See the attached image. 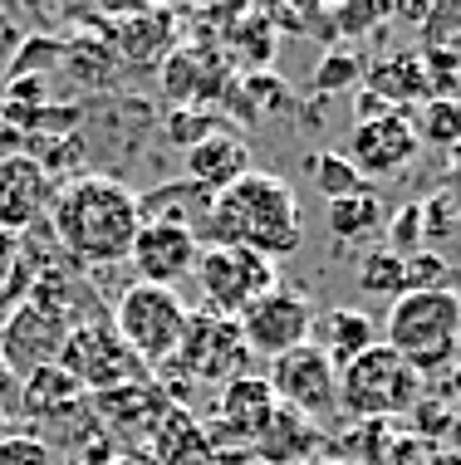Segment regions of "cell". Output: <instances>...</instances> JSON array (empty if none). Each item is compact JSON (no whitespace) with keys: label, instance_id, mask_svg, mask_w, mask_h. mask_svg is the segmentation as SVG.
Segmentation results:
<instances>
[{"label":"cell","instance_id":"ab89813d","mask_svg":"<svg viewBox=\"0 0 461 465\" xmlns=\"http://www.w3.org/2000/svg\"><path fill=\"white\" fill-rule=\"evenodd\" d=\"M383 113H388V104H383L378 94L354 89V118H358V123H373V118H383Z\"/></svg>","mask_w":461,"mask_h":465},{"label":"cell","instance_id":"bcb514c9","mask_svg":"<svg viewBox=\"0 0 461 465\" xmlns=\"http://www.w3.org/2000/svg\"><path fill=\"white\" fill-rule=\"evenodd\" d=\"M442 446L461 460V411H456V421H452V431H446V441H442Z\"/></svg>","mask_w":461,"mask_h":465},{"label":"cell","instance_id":"1f68e13d","mask_svg":"<svg viewBox=\"0 0 461 465\" xmlns=\"http://www.w3.org/2000/svg\"><path fill=\"white\" fill-rule=\"evenodd\" d=\"M452 421H456V411L446 407V397H422L413 411H407V431L413 436H422V441H446V431H452Z\"/></svg>","mask_w":461,"mask_h":465},{"label":"cell","instance_id":"8992f818","mask_svg":"<svg viewBox=\"0 0 461 465\" xmlns=\"http://www.w3.org/2000/svg\"><path fill=\"white\" fill-rule=\"evenodd\" d=\"M59 368H65L89 397L153 377L138 358L128 353V343L118 338V329L108 319H74L65 348H59Z\"/></svg>","mask_w":461,"mask_h":465},{"label":"cell","instance_id":"2e32d148","mask_svg":"<svg viewBox=\"0 0 461 465\" xmlns=\"http://www.w3.org/2000/svg\"><path fill=\"white\" fill-rule=\"evenodd\" d=\"M25 417L35 426H55V421H74V417H89V392H84L74 377L59 368V362H49V368H35L30 377H20L15 387ZM30 426V431H35Z\"/></svg>","mask_w":461,"mask_h":465},{"label":"cell","instance_id":"7dc6e473","mask_svg":"<svg viewBox=\"0 0 461 465\" xmlns=\"http://www.w3.org/2000/svg\"><path fill=\"white\" fill-rule=\"evenodd\" d=\"M5 153H20V137L10 133L5 123H0V157H5Z\"/></svg>","mask_w":461,"mask_h":465},{"label":"cell","instance_id":"f35d334b","mask_svg":"<svg viewBox=\"0 0 461 465\" xmlns=\"http://www.w3.org/2000/svg\"><path fill=\"white\" fill-rule=\"evenodd\" d=\"M20 299H25V274H15V265L0 270V329H5V319L20 309Z\"/></svg>","mask_w":461,"mask_h":465},{"label":"cell","instance_id":"e575fe53","mask_svg":"<svg viewBox=\"0 0 461 465\" xmlns=\"http://www.w3.org/2000/svg\"><path fill=\"white\" fill-rule=\"evenodd\" d=\"M461 40V0H432V15L422 25V49H446Z\"/></svg>","mask_w":461,"mask_h":465},{"label":"cell","instance_id":"d6a6232c","mask_svg":"<svg viewBox=\"0 0 461 465\" xmlns=\"http://www.w3.org/2000/svg\"><path fill=\"white\" fill-rule=\"evenodd\" d=\"M383 20H393V5H339V10H329L334 40H364V35H373Z\"/></svg>","mask_w":461,"mask_h":465},{"label":"cell","instance_id":"7402d4cb","mask_svg":"<svg viewBox=\"0 0 461 465\" xmlns=\"http://www.w3.org/2000/svg\"><path fill=\"white\" fill-rule=\"evenodd\" d=\"M147 446H153V465H216L211 460L206 426L196 421L186 407L162 411L157 426L147 431Z\"/></svg>","mask_w":461,"mask_h":465},{"label":"cell","instance_id":"d590c367","mask_svg":"<svg viewBox=\"0 0 461 465\" xmlns=\"http://www.w3.org/2000/svg\"><path fill=\"white\" fill-rule=\"evenodd\" d=\"M65 59V40H55V35H30V40L20 45V54L10 59V79H20V74H45L49 64H59Z\"/></svg>","mask_w":461,"mask_h":465},{"label":"cell","instance_id":"60d3db41","mask_svg":"<svg viewBox=\"0 0 461 465\" xmlns=\"http://www.w3.org/2000/svg\"><path fill=\"white\" fill-rule=\"evenodd\" d=\"M427 15H432V0H417V5H393V20H407V25H427Z\"/></svg>","mask_w":461,"mask_h":465},{"label":"cell","instance_id":"3957f363","mask_svg":"<svg viewBox=\"0 0 461 465\" xmlns=\"http://www.w3.org/2000/svg\"><path fill=\"white\" fill-rule=\"evenodd\" d=\"M383 343L413 372L442 377L461 362V299L452 289H417V294L393 299L388 319H383Z\"/></svg>","mask_w":461,"mask_h":465},{"label":"cell","instance_id":"74e56055","mask_svg":"<svg viewBox=\"0 0 461 465\" xmlns=\"http://www.w3.org/2000/svg\"><path fill=\"white\" fill-rule=\"evenodd\" d=\"M461 211H456V196L452 192H432L427 201H422V225H427V235H437V241H446V235L456 231Z\"/></svg>","mask_w":461,"mask_h":465},{"label":"cell","instance_id":"f907efd6","mask_svg":"<svg viewBox=\"0 0 461 465\" xmlns=\"http://www.w3.org/2000/svg\"><path fill=\"white\" fill-rule=\"evenodd\" d=\"M0 436H5V407H0Z\"/></svg>","mask_w":461,"mask_h":465},{"label":"cell","instance_id":"f546056e","mask_svg":"<svg viewBox=\"0 0 461 465\" xmlns=\"http://www.w3.org/2000/svg\"><path fill=\"white\" fill-rule=\"evenodd\" d=\"M364 54L358 49H348V45H334V49H324V59L315 64V94L319 98H329V94H348V89H358L364 84Z\"/></svg>","mask_w":461,"mask_h":465},{"label":"cell","instance_id":"f6af8a7d","mask_svg":"<svg viewBox=\"0 0 461 465\" xmlns=\"http://www.w3.org/2000/svg\"><path fill=\"white\" fill-rule=\"evenodd\" d=\"M437 397H456V401H461V362H456L452 372H446V387H442Z\"/></svg>","mask_w":461,"mask_h":465},{"label":"cell","instance_id":"4316f807","mask_svg":"<svg viewBox=\"0 0 461 465\" xmlns=\"http://www.w3.org/2000/svg\"><path fill=\"white\" fill-rule=\"evenodd\" d=\"M216 133H226V113L221 108H167L162 113V143L182 147V153H192L196 143H206Z\"/></svg>","mask_w":461,"mask_h":465},{"label":"cell","instance_id":"52a82bcc","mask_svg":"<svg viewBox=\"0 0 461 465\" xmlns=\"http://www.w3.org/2000/svg\"><path fill=\"white\" fill-rule=\"evenodd\" d=\"M196 284H202L206 309L226 313V319H241L256 299H266L270 289L280 284L276 260L256 255V250L241 245H202V260H196Z\"/></svg>","mask_w":461,"mask_h":465},{"label":"cell","instance_id":"ffe728a7","mask_svg":"<svg viewBox=\"0 0 461 465\" xmlns=\"http://www.w3.org/2000/svg\"><path fill=\"white\" fill-rule=\"evenodd\" d=\"M177 40V15L172 10H133V15L114 20V35L108 45L118 49L128 64H153V59H167Z\"/></svg>","mask_w":461,"mask_h":465},{"label":"cell","instance_id":"7c38bea8","mask_svg":"<svg viewBox=\"0 0 461 465\" xmlns=\"http://www.w3.org/2000/svg\"><path fill=\"white\" fill-rule=\"evenodd\" d=\"M417 147L422 143H417V128H413V113L388 108L383 118H373V123H354L344 157L358 167L364 182H383V177H397L403 167H413Z\"/></svg>","mask_w":461,"mask_h":465},{"label":"cell","instance_id":"484cf974","mask_svg":"<svg viewBox=\"0 0 461 465\" xmlns=\"http://www.w3.org/2000/svg\"><path fill=\"white\" fill-rule=\"evenodd\" d=\"M358 289L373 299H403L407 294V260L403 255H393L388 245H378V250H364V260H358Z\"/></svg>","mask_w":461,"mask_h":465},{"label":"cell","instance_id":"d4e9b609","mask_svg":"<svg viewBox=\"0 0 461 465\" xmlns=\"http://www.w3.org/2000/svg\"><path fill=\"white\" fill-rule=\"evenodd\" d=\"M324 221H329V235L339 245H358L368 241V235H378L383 225H388V211H383V196L364 186V192L344 196V201H329L324 206Z\"/></svg>","mask_w":461,"mask_h":465},{"label":"cell","instance_id":"9c48e42d","mask_svg":"<svg viewBox=\"0 0 461 465\" xmlns=\"http://www.w3.org/2000/svg\"><path fill=\"white\" fill-rule=\"evenodd\" d=\"M315 304H309L305 289H290V284H276L266 299H256L251 309L241 313V338L246 348H251V358H285L290 348L309 343V333H315Z\"/></svg>","mask_w":461,"mask_h":465},{"label":"cell","instance_id":"cb8c5ba5","mask_svg":"<svg viewBox=\"0 0 461 465\" xmlns=\"http://www.w3.org/2000/svg\"><path fill=\"white\" fill-rule=\"evenodd\" d=\"M295 98L285 89V79H276L270 69H256V74H231V89L221 98V108H231L241 123H266L285 113Z\"/></svg>","mask_w":461,"mask_h":465},{"label":"cell","instance_id":"8d00e7d4","mask_svg":"<svg viewBox=\"0 0 461 465\" xmlns=\"http://www.w3.org/2000/svg\"><path fill=\"white\" fill-rule=\"evenodd\" d=\"M446 284H452V265L437 250H422V255L407 260V294H417V289H446Z\"/></svg>","mask_w":461,"mask_h":465},{"label":"cell","instance_id":"9a60e30c","mask_svg":"<svg viewBox=\"0 0 461 465\" xmlns=\"http://www.w3.org/2000/svg\"><path fill=\"white\" fill-rule=\"evenodd\" d=\"M196 260H202V241L186 225H162V221H143L138 241L128 250L138 284H157V289H177V280L196 274Z\"/></svg>","mask_w":461,"mask_h":465},{"label":"cell","instance_id":"c3c4849f","mask_svg":"<svg viewBox=\"0 0 461 465\" xmlns=\"http://www.w3.org/2000/svg\"><path fill=\"white\" fill-rule=\"evenodd\" d=\"M446 49H452V54H456V69H461V40H456V45H446Z\"/></svg>","mask_w":461,"mask_h":465},{"label":"cell","instance_id":"b9f144b4","mask_svg":"<svg viewBox=\"0 0 461 465\" xmlns=\"http://www.w3.org/2000/svg\"><path fill=\"white\" fill-rule=\"evenodd\" d=\"M15 260H20V235L0 231V270H10Z\"/></svg>","mask_w":461,"mask_h":465},{"label":"cell","instance_id":"277c9868","mask_svg":"<svg viewBox=\"0 0 461 465\" xmlns=\"http://www.w3.org/2000/svg\"><path fill=\"white\" fill-rule=\"evenodd\" d=\"M427 397V382L388 343H373L339 372V411L354 421H403Z\"/></svg>","mask_w":461,"mask_h":465},{"label":"cell","instance_id":"681fc988","mask_svg":"<svg viewBox=\"0 0 461 465\" xmlns=\"http://www.w3.org/2000/svg\"><path fill=\"white\" fill-rule=\"evenodd\" d=\"M114 465H153V460H133V456H128V460H114Z\"/></svg>","mask_w":461,"mask_h":465},{"label":"cell","instance_id":"5bb4252c","mask_svg":"<svg viewBox=\"0 0 461 465\" xmlns=\"http://www.w3.org/2000/svg\"><path fill=\"white\" fill-rule=\"evenodd\" d=\"M55 177L35 162L30 153H5L0 157V231L10 235H30L40 221H49L55 206Z\"/></svg>","mask_w":461,"mask_h":465},{"label":"cell","instance_id":"7a4b0ae2","mask_svg":"<svg viewBox=\"0 0 461 465\" xmlns=\"http://www.w3.org/2000/svg\"><path fill=\"white\" fill-rule=\"evenodd\" d=\"M202 241L206 245H241V250H256V255H266V260H285L305 241L300 196H295V186L285 177H276V172L251 167L236 186H226L221 196H211Z\"/></svg>","mask_w":461,"mask_h":465},{"label":"cell","instance_id":"44dd1931","mask_svg":"<svg viewBox=\"0 0 461 465\" xmlns=\"http://www.w3.org/2000/svg\"><path fill=\"white\" fill-rule=\"evenodd\" d=\"M309 343L324 348V358H329L334 368L344 372L358 353H368V348L378 343V329H373V319H368L364 309L339 304V309L315 313V333H309Z\"/></svg>","mask_w":461,"mask_h":465},{"label":"cell","instance_id":"30bf717a","mask_svg":"<svg viewBox=\"0 0 461 465\" xmlns=\"http://www.w3.org/2000/svg\"><path fill=\"white\" fill-rule=\"evenodd\" d=\"M74 329V313L49 304V299H20V309L5 319V329H0V353H5L10 372L15 377H30L35 368H49V362H59V348H65V338Z\"/></svg>","mask_w":461,"mask_h":465},{"label":"cell","instance_id":"836d02e7","mask_svg":"<svg viewBox=\"0 0 461 465\" xmlns=\"http://www.w3.org/2000/svg\"><path fill=\"white\" fill-rule=\"evenodd\" d=\"M0 465H55V450L40 431H5L0 436Z\"/></svg>","mask_w":461,"mask_h":465},{"label":"cell","instance_id":"8fae6325","mask_svg":"<svg viewBox=\"0 0 461 465\" xmlns=\"http://www.w3.org/2000/svg\"><path fill=\"white\" fill-rule=\"evenodd\" d=\"M266 382H270V392H276L280 407L300 411L309 421L339 411V368H334V362L324 358V348H315V343H300L285 358H276Z\"/></svg>","mask_w":461,"mask_h":465},{"label":"cell","instance_id":"4dcf8cb0","mask_svg":"<svg viewBox=\"0 0 461 465\" xmlns=\"http://www.w3.org/2000/svg\"><path fill=\"white\" fill-rule=\"evenodd\" d=\"M388 250L413 260L427 250V225H422V201H403V211L388 216Z\"/></svg>","mask_w":461,"mask_h":465},{"label":"cell","instance_id":"ba28073f","mask_svg":"<svg viewBox=\"0 0 461 465\" xmlns=\"http://www.w3.org/2000/svg\"><path fill=\"white\" fill-rule=\"evenodd\" d=\"M177 368L192 377V382H216L226 387L236 377H246L251 368V348L241 338V323L226 319L216 309H196L186 319V333H182V348H177Z\"/></svg>","mask_w":461,"mask_h":465},{"label":"cell","instance_id":"ac0fdd59","mask_svg":"<svg viewBox=\"0 0 461 465\" xmlns=\"http://www.w3.org/2000/svg\"><path fill=\"white\" fill-rule=\"evenodd\" d=\"M251 172V147H246L241 133H216L206 137V143H196L192 153H186V182L202 186L206 196H221L226 186H236Z\"/></svg>","mask_w":461,"mask_h":465},{"label":"cell","instance_id":"f1b7e54d","mask_svg":"<svg viewBox=\"0 0 461 465\" xmlns=\"http://www.w3.org/2000/svg\"><path fill=\"white\" fill-rule=\"evenodd\" d=\"M305 167H309V182H315V192L324 201H344V196H354V192H364V186H368L344 153H315Z\"/></svg>","mask_w":461,"mask_h":465},{"label":"cell","instance_id":"83f0119b","mask_svg":"<svg viewBox=\"0 0 461 465\" xmlns=\"http://www.w3.org/2000/svg\"><path fill=\"white\" fill-rule=\"evenodd\" d=\"M413 128H417V143L452 153L461 143V98H427L422 108H413Z\"/></svg>","mask_w":461,"mask_h":465},{"label":"cell","instance_id":"d6986e66","mask_svg":"<svg viewBox=\"0 0 461 465\" xmlns=\"http://www.w3.org/2000/svg\"><path fill=\"white\" fill-rule=\"evenodd\" d=\"M358 89L378 94L388 108H422L427 104V64H422L417 49H393V54H378L364 69V84Z\"/></svg>","mask_w":461,"mask_h":465},{"label":"cell","instance_id":"5b68a950","mask_svg":"<svg viewBox=\"0 0 461 465\" xmlns=\"http://www.w3.org/2000/svg\"><path fill=\"white\" fill-rule=\"evenodd\" d=\"M186 319H192V309L182 304L177 289H157V284H138V280L123 289L114 313H108V323L118 329V338L128 343V353L138 358L147 372L177 358Z\"/></svg>","mask_w":461,"mask_h":465},{"label":"cell","instance_id":"7bdbcfd3","mask_svg":"<svg viewBox=\"0 0 461 465\" xmlns=\"http://www.w3.org/2000/svg\"><path fill=\"white\" fill-rule=\"evenodd\" d=\"M15 387H20V377L10 372V362H5V353H0V401H5L10 392H15Z\"/></svg>","mask_w":461,"mask_h":465},{"label":"cell","instance_id":"4fadbf2b","mask_svg":"<svg viewBox=\"0 0 461 465\" xmlns=\"http://www.w3.org/2000/svg\"><path fill=\"white\" fill-rule=\"evenodd\" d=\"M231 89V59L216 45H177L162 59V98L172 108H221Z\"/></svg>","mask_w":461,"mask_h":465},{"label":"cell","instance_id":"603a6c76","mask_svg":"<svg viewBox=\"0 0 461 465\" xmlns=\"http://www.w3.org/2000/svg\"><path fill=\"white\" fill-rule=\"evenodd\" d=\"M138 211L143 221H162V225H186V231L202 241V225H206V211H211V196L202 192V186L192 182H162L153 186V192L138 196Z\"/></svg>","mask_w":461,"mask_h":465},{"label":"cell","instance_id":"e0dca14e","mask_svg":"<svg viewBox=\"0 0 461 465\" xmlns=\"http://www.w3.org/2000/svg\"><path fill=\"white\" fill-rule=\"evenodd\" d=\"M324 446H329V436L319 431V421H309V417H300V411H290V407H276L270 421L260 426L251 456L266 460V465H309Z\"/></svg>","mask_w":461,"mask_h":465},{"label":"cell","instance_id":"ee69618b","mask_svg":"<svg viewBox=\"0 0 461 465\" xmlns=\"http://www.w3.org/2000/svg\"><path fill=\"white\" fill-rule=\"evenodd\" d=\"M446 186H461V143L446 153Z\"/></svg>","mask_w":461,"mask_h":465},{"label":"cell","instance_id":"6da1fadb","mask_svg":"<svg viewBox=\"0 0 461 465\" xmlns=\"http://www.w3.org/2000/svg\"><path fill=\"white\" fill-rule=\"evenodd\" d=\"M138 231H143L138 192L128 182L108 177V172L69 177L55 192V206H49V235H55V245L89 270L123 265L133 241H138Z\"/></svg>","mask_w":461,"mask_h":465},{"label":"cell","instance_id":"816d5d0a","mask_svg":"<svg viewBox=\"0 0 461 465\" xmlns=\"http://www.w3.org/2000/svg\"><path fill=\"white\" fill-rule=\"evenodd\" d=\"M309 465H339V460H309Z\"/></svg>","mask_w":461,"mask_h":465}]
</instances>
